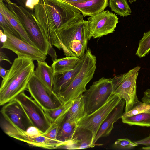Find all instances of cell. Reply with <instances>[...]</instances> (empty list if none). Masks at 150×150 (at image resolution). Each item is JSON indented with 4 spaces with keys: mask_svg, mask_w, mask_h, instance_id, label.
I'll list each match as a JSON object with an SVG mask.
<instances>
[{
    "mask_svg": "<svg viewBox=\"0 0 150 150\" xmlns=\"http://www.w3.org/2000/svg\"><path fill=\"white\" fill-rule=\"evenodd\" d=\"M34 10L38 25L50 43L54 46L61 30L83 18L78 8L60 0H39Z\"/></svg>",
    "mask_w": 150,
    "mask_h": 150,
    "instance_id": "6da1fadb",
    "label": "cell"
},
{
    "mask_svg": "<svg viewBox=\"0 0 150 150\" xmlns=\"http://www.w3.org/2000/svg\"><path fill=\"white\" fill-rule=\"evenodd\" d=\"M33 61L25 57L16 58L8 72L2 81L0 88V105H3L15 99L27 89L33 74Z\"/></svg>",
    "mask_w": 150,
    "mask_h": 150,
    "instance_id": "7a4b0ae2",
    "label": "cell"
},
{
    "mask_svg": "<svg viewBox=\"0 0 150 150\" xmlns=\"http://www.w3.org/2000/svg\"><path fill=\"white\" fill-rule=\"evenodd\" d=\"M89 34L88 21L82 18L58 32L54 46L66 56L80 57L87 50Z\"/></svg>",
    "mask_w": 150,
    "mask_h": 150,
    "instance_id": "3957f363",
    "label": "cell"
},
{
    "mask_svg": "<svg viewBox=\"0 0 150 150\" xmlns=\"http://www.w3.org/2000/svg\"><path fill=\"white\" fill-rule=\"evenodd\" d=\"M96 57L88 48L80 70L70 84L57 94L63 104L73 100L86 90V86L91 80L96 68Z\"/></svg>",
    "mask_w": 150,
    "mask_h": 150,
    "instance_id": "277c9868",
    "label": "cell"
},
{
    "mask_svg": "<svg viewBox=\"0 0 150 150\" xmlns=\"http://www.w3.org/2000/svg\"><path fill=\"white\" fill-rule=\"evenodd\" d=\"M3 0L20 22L35 47L46 56L48 54L50 43L38 25L34 14L10 0Z\"/></svg>",
    "mask_w": 150,
    "mask_h": 150,
    "instance_id": "5b68a950",
    "label": "cell"
},
{
    "mask_svg": "<svg viewBox=\"0 0 150 150\" xmlns=\"http://www.w3.org/2000/svg\"><path fill=\"white\" fill-rule=\"evenodd\" d=\"M114 91L112 79L102 77L94 82L83 94L86 115L93 113L102 106Z\"/></svg>",
    "mask_w": 150,
    "mask_h": 150,
    "instance_id": "8992f818",
    "label": "cell"
},
{
    "mask_svg": "<svg viewBox=\"0 0 150 150\" xmlns=\"http://www.w3.org/2000/svg\"><path fill=\"white\" fill-rule=\"evenodd\" d=\"M1 126L4 132L9 136L25 142L32 146L53 149H58L59 146L66 143L42 135L29 136L25 133L24 130L11 124L5 119L1 120Z\"/></svg>",
    "mask_w": 150,
    "mask_h": 150,
    "instance_id": "52a82bcc",
    "label": "cell"
},
{
    "mask_svg": "<svg viewBox=\"0 0 150 150\" xmlns=\"http://www.w3.org/2000/svg\"><path fill=\"white\" fill-rule=\"evenodd\" d=\"M27 89L44 110L56 109L63 104L57 94L45 86L34 73L28 81Z\"/></svg>",
    "mask_w": 150,
    "mask_h": 150,
    "instance_id": "ba28073f",
    "label": "cell"
},
{
    "mask_svg": "<svg viewBox=\"0 0 150 150\" xmlns=\"http://www.w3.org/2000/svg\"><path fill=\"white\" fill-rule=\"evenodd\" d=\"M90 40L113 33L119 22L118 18L108 10L103 11L87 18Z\"/></svg>",
    "mask_w": 150,
    "mask_h": 150,
    "instance_id": "9c48e42d",
    "label": "cell"
},
{
    "mask_svg": "<svg viewBox=\"0 0 150 150\" xmlns=\"http://www.w3.org/2000/svg\"><path fill=\"white\" fill-rule=\"evenodd\" d=\"M20 103L29 119L32 125L36 127L43 133L50 127L51 123L42 108L24 91L15 98Z\"/></svg>",
    "mask_w": 150,
    "mask_h": 150,
    "instance_id": "30bf717a",
    "label": "cell"
},
{
    "mask_svg": "<svg viewBox=\"0 0 150 150\" xmlns=\"http://www.w3.org/2000/svg\"><path fill=\"white\" fill-rule=\"evenodd\" d=\"M121 100L117 96L113 93L102 106L93 113L86 115L79 121L77 126L91 131L94 139L103 122Z\"/></svg>",
    "mask_w": 150,
    "mask_h": 150,
    "instance_id": "8fae6325",
    "label": "cell"
},
{
    "mask_svg": "<svg viewBox=\"0 0 150 150\" xmlns=\"http://www.w3.org/2000/svg\"><path fill=\"white\" fill-rule=\"evenodd\" d=\"M140 68V67L137 66L124 74L121 83L113 93L121 99L125 100V112L130 110L138 100L137 95L136 81Z\"/></svg>",
    "mask_w": 150,
    "mask_h": 150,
    "instance_id": "7c38bea8",
    "label": "cell"
},
{
    "mask_svg": "<svg viewBox=\"0 0 150 150\" xmlns=\"http://www.w3.org/2000/svg\"><path fill=\"white\" fill-rule=\"evenodd\" d=\"M3 32L6 35V41L3 43L2 48L9 49L16 54L18 57H25L33 61H45L46 55L36 47L11 35L5 31Z\"/></svg>",
    "mask_w": 150,
    "mask_h": 150,
    "instance_id": "4fadbf2b",
    "label": "cell"
},
{
    "mask_svg": "<svg viewBox=\"0 0 150 150\" xmlns=\"http://www.w3.org/2000/svg\"><path fill=\"white\" fill-rule=\"evenodd\" d=\"M1 112L4 119L23 130L32 125L21 105L15 98L3 106Z\"/></svg>",
    "mask_w": 150,
    "mask_h": 150,
    "instance_id": "5bb4252c",
    "label": "cell"
},
{
    "mask_svg": "<svg viewBox=\"0 0 150 150\" xmlns=\"http://www.w3.org/2000/svg\"><path fill=\"white\" fill-rule=\"evenodd\" d=\"M92 132L86 129L77 126L71 139L58 149L74 150L86 149L94 147Z\"/></svg>",
    "mask_w": 150,
    "mask_h": 150,
    "instance_id": "9a60e30c",
    "label": "cell"
},
{
    "mask_svg": "<svg viewBox=\"0 0 150 150\" xmlns=\"http://www.w3.org/2000/svg\"><path fill=\"white\" fill-rule=\"evenodd\" d=\"M125 103L124 99H122L108 115L101 125L93 141V144L95 145L100 138L109 135L113 128L114 123L121 118Z\"/></svg>",
    "mask_w": 150,
    "mask_h": 150,
    "instance_id": "2e32d148",
    "label": "cell"
},
{
    "mask_svg": "<svg viewBox=\"0 0 150 150\" xmlns=\"http://www.w3.org/2000/svg\"><path fill=\"white\" fill-rule=\"evenodd\" d=\"M84 55L82 60L73 69L54 74L53 91L57 94L68 86L73 80L82 65Z\"/></svg>",
    "mask_w": 150,
    "mask_h": 150,
    "instance_id": "e0dca14e",
    "label": "cell"
},
{
    "mask_svg": "<svg viewBox=\"0 0 150 150\" xmlns=\"http://www.w3.org/2000/svg\"><path fill=\"white\" fill-rule=\"evenodd\" d=\"M108 0H88L82 3L69 4L79 9L83 17L91 16L104 11Z\"/></svg>",
    "mask_w": 150,
    "mask_h": 150,
    "instance_id": "ac0fdd59",
    "label": "cell"
},
{
    "mask_svg": "<svg viewBox=\"0 0 150 150\" xmlns=\"http://www.w3.org/2000/svg\"><path fill=\"white\" fill-rule=\"evenodd\" d=\"M0 13L8 20L18 32L22 40L35 47L34 43L30 39L20 22L8 8L3 0H0Z\"/></svg>",
    "mask_w": 150,
    "mask_h": 150,
    "instance_id": "d6986e66",
    "label": "cell"
},
{
    "mask_svg": "<svg viewBox=\"0 0 150 150\" xmlns=\"http://www.w3.org/2000/svg\"><path fill=\"white\" fill-rule=\"evenodd\" d=\"M37 61L38 65L34 73L45 86L53 90L54 73L52 67L45 61Z\"/></svg>",
    "mask_w": 150,
    "mask_h": 150,
    "instance_id": "ffe728a7",
    "label": "cell"
},
{
    "mask_svg": "<svg viewBox=\"0 0 150 150\" xmlns=\"http://www.w3.org/2000/svg\"><path fill=\"white\" fill-rule=\"evenodd\" d=\"M77 122L70 120L66 115L59 124L57 139L65 143L69 141L75 132Z\"/></svg>",
    "mask_w": 150,
    "mask_h": 150,
    "instance_id": "44dd1931",
    "label": "cell"
},
{
    "mask_svg": "<svg viewBox=\"0 0 150 150\" xmlns=\"http://www.w3.org/2000/svg\"><path fill=\"white\" fill-rule=\"evenodd\" d=\"M83 56L80 57H66L57 59L53 61L51 65L54 74L69 71L74 69L83 59Z\"/></svg>",
    "mask_w": 150,
    "mask_h": 150,
    "instance_id": "7402d4cb",
    "label": "cell"
},
{
    "mask_svg": "<svg viewBox=\"0 0 150 150\" xmlns=\"http://www.w3.org/2000/svg\"><path fill=\"white\" fill-rule=\"evenodd\" d=\"M73 100L71 106L66 115L70 120L78 122L87 115L85 110L83 93Z\"/></svg>",
    "mask_w": 150,
    "mask_h": 150,
    "instance_id": "603a6c76",
    "label": "cell"
},
{
    "mask_svg": "<svg viewBox=\"0 0 150 150\" xmlns=\"http://www.w3.org/2000/svg\"><path fill=\"white\" fill-rule=\"evenodd\" d=\"M73 102L72 100L54 109L44 110L51 124L58 123L64 117Z\"/></svg>",
    "mask_w": 150,
    "mask_h": 150,
    "instance_id": "cb8c5ba5",
    "label": "cell"
},
{
    "mask_svg": "<svg viewBox=\"0 0 150 150\" xmlns=\"http://www.w3.org/2000/svg\"><path fill=\"white\" fill-rule=\"evenodd\" d=\"M123 123L129 125L150 127V112H144L132 116L122 117Z\"/></svg>",
    "mask_w": 150,
    "mask_h": 150,
    "instance_id": "d4e9b609",
    "label": "cell"
},
{
    "mask_svg": "<svg viewBox=\"0 0 150 150\" xmlns=\"http://www.w3.org/2000/svg\"><path fill=\"white\" fill-rule=\"evenodd\" d=\"M108 5L112 11L121 16H127L132 12L127 0H108Z\"/></svg>",
    "mask_w": 150,
    "mask_h": 150,
    "instance_id": "484cf974",
    "label": "cell"
},
{
    "mask_svg": "<svg viewBox=\"0 0 150 150\" xmlns=\"http://www.w3.org/2000/svg\"><path fill=\"white\" fill-rule=\"evenodd\" d=\"M150 51V30L145 32L139 42L136 54L139 58L145 57Z\"/></svg>",
    "mask_w": 150,
    "mask_h": 150,
    "instance_id": "4316f807",
    "label": "cell"
},
{
    "mask_svg": "<svg viewBox=\"0 0 150 150\" xmlns=\"http://www.w3.org/2000/svg\"><path fill=\"white\" fill-rule=\"evenodd\" d=\"M144 112H150V104L142 102L138 100L135 103L130 110L123 113L122 117H128Z\"/></svg>",
    "mask_w": 150,
    "mask_h": 150,
    "instance_id": "83f0119b",
    "label": "cell"
},
{
    "mask_svg": "<svg viewBox=\"0 0 150 150\" xmlns=\"http://www.w3.org/2000/svg\"><path fill=\"white\" fill-rule=\"evenodd\" d=\"M0 25L3 31L21 39L19 34L8 20L0 13Z\"/></svg>",
    "mask_w": 150,
    "mask_h": 150,
    "instance_id": "f1b7e54d",
    "label": "cell"
},
{
    "mask_svg": "<svg viewBox=\"0 0 150 150\" xmlns=\"http://www.w3.org/2000/svg\"><path fill=\"white\" fill-rule=\"evenodd\" d=\"M114 144L115 147L124 149H132L138 145L127 138L119 139L115 142Z\"/></svg>",
    "mask_w": 150,
    "mask_h": 150,
    "instance_id": "f546056e",
    "label": "cell"
},
{
    "mask_svg": "<svg viewBox=\"0 0 150 150\" xmlns=\"http://www.w3.org/2000/svg\"><path fill=\"white\" fill-rule=\"evenodd\" d=\"M60 122L51 124L50 127L42 135L51 139L57 140V137Z\"/></svg>",
    "mask_w": 150,
    "mask_h": 150,
    "instance_id": "4dcf8cb0",
    "label": "cell"
},
{
    "mask_svg": "<svg viewBox=\"0 0 150 150\" xmlns=\"http://www.w3.org/2000/svg\"><path fill=\"white\" fill-rule=\"evenodd\" d=\"M24 132L28 135L32 136H41L43 133L38 128L33 125L28 127Z\"/></svg>",
    "mask_w": 150,
    "mask_h": 150,
    "instance_id": "1f68e13d",
    "label": "cell"
},
{
    "mask_svg": "<svg viewBox=\"0 0 150 150\" xmlns=\"http://www.w3.org/2000/svg\"><path fill=\"white\" fill-rule=\"evenodd\" d=\"M39 0H27L26 4V9L32 10L34 9L35 6L38 3Z\"/></svg>",
    "mask_w": 150,
    "mask_h": 150,
    "instance_id": "d6a6232c",
    "label": "cell"
},
{
    "mask_svg": "<svg viewBox=\"0 0 150 150\" xmlns=\"http://www.w3.org/2000/svg\"><path fill=\"white\" fill-rule=\"evenodd\" d=\"M138 145H143L146 146H150V134L149 136L141 140L134 142Z\"/></svg>",
    "mask_w": 150,
    "mask_h": 150,
    "instance_id": "836d02e7",
    "label": "cell"
},
{
    "mask_svg": "<svg viewBox=\"0 0 150 150\" xmlns=\"http://www.w3.org/2000/svg\"><path fill=\"white\" fill-rule=\"evenodd\" d=\"M51 44H50L49 48L48 51V54L51 57L52 61H54L57 59V56L55 49L53 48Z\"/></svg>",
    "mask_w": 150,
    "mask_h": 150,
    "instance_id": "e575fe53",
    "label": "cell"
},
{
    "mask_svg": "<svg viewBox=\"0 0 150 150\" xmlns=\"http://www.w3.org/2000/svg\"><path fill=\"white\" fill-rule=\"evenodd\" d=\"M141 100L143 102L150 104V89H147L145 91Z\"/></svg>",
    "mask_w": 150,
    "mask_h": 150,
    "instance_id": "d590c367",
    "label": "cell"
},
{
    "mask_svg": "<svg viewBox=\"0 0 150 150\" xmlns=\"http://www.w3.org/2000/svg\"><path fill=\"white\" fill-rule=\"evenodd\" d=\"M3 60L7 61L11 64L12 63L5 53L1 51L0 53V62Z\"/></svg>",
    "mask_w": 150,
    "mask_h": 150,
    "instance_id": "8d00e7d4",
    "label": "cell"
},
{
    "mask_svg": "<svg viewBox=\"0 0 150 150\" xmlns=\"http://www.w3.org/2000/svg\"><path fill=\"white\" fill-rule=\"evenodd\" d=\"M8 71V70H6L1 66L0 67V75L4 79L7 74Z\"/></svg>",
    "mask_w": 150,
    "mask_h": 150,
    "instance_id": "74e56055",
    "label": "cell"
},
{
    "mask_svg": "<svg viewBox=\"0 0 150 150\" xmlns=\"http://www.w3.org/2000/svg\"><path fill=\"white\" fill-rule=\"evenodd\" d=\"M66 3L70 4L71 3H82L88 0H60Z\"/></svg>",
    "mask_w": 150,
    "mask_h": 150,
    "instance_id": "f35d334b",
    "label": "cell"
},
{
    "mask_svg": "<svg viewBox=\"0 0 150 150\" xmlns=\"http://www.w3.org/2000/svg\"><path fill=\"white\" fill-rule=\"evenodd\" d=\"M18 2L21 6L25 8V4L27 0H15Z\"/></svg>",
    "mask_w": 150,
    "mask_h": 150,
    "instance_id": "ab89813d",
    "label": "cell"
},
{
    "mask_svg": "<svg viewBox=\"0 0 150 150\" xmlns=\"http://www.w3.org/2000/svg\"><path fill=\"white\" fill-rule=\"evenodd\" d=\"M0 38L1 42L2 43L4 42L6 39V35L1 30L0 31Z\"/></svg>",
    "mask_w": 150,
    "mask_h": 150,
    "instance_id": "60d3db41",
    "label": "cell"
},
{
    "mask_svg": "<svg viewBox=\"0 0 150 150\" xmlns=\"http://www.w3.org/2000/svg\"><path fill=\"white\" fill-rule=\"evenodd\" d=\"M142 149L143 150H150V146L143 147H142Z\"/></svg>",
    "mask_w": 150,
    "mask_h": 150,
    "instance_id": "b9f144b4",
    "label": "cell"
},
{
    "mask_svg": "<svg viewBox=\"0 0 150 150\" xmlns=\"http://www.w3.org/2000/svg\"><path fill=\"white\" fill-rule=\"evenodd\" d=\"M137 0H128L130 4H132L133 2L136 1Z\"/></svg>",
    "mask_w": 150,
    "mask_h": 150,
    "instance_id": "7bdbcfd3",
    "label": "cell"
}]
</instances>
